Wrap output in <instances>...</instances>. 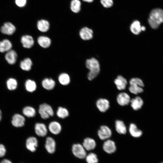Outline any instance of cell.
<instances>
[{"label": "cell", "mask_w": 163, "mask_h": 163, "mask_svg": "<svg viewBox=\"0 0 163 163\" xmlns=\"http://www.w3.org/2000/svg\"><path fill=\"white\" fill-rule=\"evenodd\" d=\"M86 68L89 70L87 78L90 81L95 78L99 74L100 70V65L98 60L94 58L87 59L85 62Z\"/></svg>", "instance_id": "6da1fadb"}, {"label": "cell", "mask_w": 163, "mask_h": 163, "mask_svg": "<svg viewBox=\"0 0 163 163\" xmlns=\"http://www.w3.org/2000/svg\"><path fill=\"white\" fill-rule=\"evenodd\" d=\"M148 21L152 28H158L161 23H163V10L160 8L152 9L150 12Z\"/></svg>", "instance_id": "7a4b0ae2"}, {"label": "cell", "mask_w": 163, "mask_h": 163, "mask_svg": "<svg viewBox=\"0 0 163 163\" xmlns=\"http://www.w3.org/2000/svg\"><path fill=\"white\" fill-rule=\"evenodd\" d=\"M129 91L132 93L137 94L143 92L144 83L141 79L138 78H133L129 81Z\"/></svg>", "instance_id": "3957f363"}, {"label": "cell", "mask_w": 163, "mask_h": 163, "mask_svg": "<svg viewBox=\"0 0 163 163\" xmlns=\"http://www.w3.org/2000/svg\"><path fill=\"white\" fill-rule=\"evenodd\" d=\"M38 111L41 117L44 119H48L50 116H53L54 114L52 107L46 103L40 105Z\"/></svg>", "instance_id": "277c9868"}, {"label": "cell", "mask_w": 163, "mask_h": 163, "mask_svg": "<svg viewBox=\"0 0 163 163\" xmlns=\"http://www.w3.org/2000/svg\"><path fill=\"white\" fill-rule=\"evenodd\" d=\"M83 146L80 144H74L72 147V151L73 155L76 157L80 159L85 158L87 154Z\"/></svg>", "instance_id": "5b68a950"}, {"label": "cell", "mask_w": 163, "mask_h": 163, "mask_svg": "<svg viewBox=\"0 0 163 163\" xmlns=\"http://www.w3.org/2000/svg\"><path fill=\"white\" fill-rule=\"evenodd\" d=\"M97 134L101 139L104 140L109 139L111 137L112 132L108 126L103 125L101 126L98 130Z\"/></svg>", "instance_id": "8992f818"}, {"label": "cell", "mask_w": 163, "mask_h": 163, "mask_svg": "<svg viewBox=\"0 0 163 163\" xmlns=\"http://www.w3.org/2000/svg\"><path fill=\"white\" fill-rule=\"evenodd\" d=\"M79 35L80 38L83 40H89L93 38V31L91 29L87 27H84L80 30Z\"/></svg>", "instance_id": "52a82bcc"}, {"label": "cell", "mask_w": 163, "mask_h": 163, "mask_svg": "<svg viewBox=\"0 0 163 163\" xmlns=\"http://www.w3.org/2000/svg\"><path fill=\"white\" fill-rule=\"evenodd\" d=\"M117 100L120 105L125 106L128 105L130 103L131 99L130 96L127 93L122 92L117 95Z\"/></svg>", "instance_id": "ba28073f"}, {"label": "cell", "mask_w": 163, "mask_h": 163, "mask_svg": "<svg viewBox=\"0 0 163 163\" xmlns=\"http://www.w3.org/2000/svg\"><path fill=\"white\" fill-rule=\"evenodd\" d=\"M26 146L28 150L32 152H34L38 146L37 139L34 137H29L26 140Z\"/></svg>", "instance_id": "9c48e42d"}, {"label": "cell", "mask_w": 163, "mask_h": 163, "mask_svg": "<svg viewBox=\"0 0 163 163\" xmlns=\"http://www.w3.org/2000/svg\"><path fill=\"white\" fill-rule=\"evenodd\" d=\"M96 105L99 110L102 112H105L110 107L109 101L104 98L98 99L96 102Z\"/></svg>", "instance_id": "30bf717a"}, {"label": "cell", "mask_w": 163, "mask_h": 163, "mask_svg": "<svg viewBox=\"0 0 163 163\" xmlns=\"http://www.w3.org/2000/svg\"><path fill=\"white\" fill-rule=\"evenodd\" d=\"M103 148L104 150L109 154L114 153L116 149L115 142L110 139H108L104 142Z\"/></svg>", "instance_id": "8fae6325"}, {"label": "cell", "mask_w": 163, "mask_h": 163, "mask_svg": "<svg viewBox=\"0 0 163 163\" xmlns=\"http://www.w3.org/2000/svg\"><path fill=\"white\" fill-rule=\"evenodd\" d=\"M15 30V27L9 22L5 23L1 28V31L2 33L8 35H12Z\"/></svg>", "instance_id": "7c38bea8"}, {"label": "cell", "mask_w": 163, "mask_h": 163, "mask_svg": "<svg viewBox=\"0 0 163 163\" xmlns=\"http://www.w3.org/2000/svg\"><path fill=\"white\" fill-rule=\"evenodd\" d=\"M35 131L36 134L39 136L44 137L46 135L47 130L45 124L37 123L35 126Z\"/></svg>", "instance_id": "4fadbf2b"}, {"label": "cell", "mask_w": 163, "mask_h": 163, "mask_svg": "<svg viewBox=\"0 0 163 163\" xmlns=\"http://www.w3.org/2000/svg\"><path fill=\"white\" fill-rule=\"evenodd\" d=\"M56 144L54 140L52 137H48L46 138L45 148L50 154L54 153L56 150Z\"/></svg>", "instance_id": "5bb4252c"}, {"label": "cell", "mask_w": 163, "mask_h": 163, "mask_svg": "<svg viewBox=\"0 0 163 163\" xmlns=\"http://www.w3.org/2000/svg\"><path fill=\"white\" fill-rule=\"evenodd\" d=\"M117 88L118 90H124L126 87L127 82L126 79L121 75H118L114 81Z\"/></svg>", "instance_id": "9a60e30c"}, {"label": "cell", "mask_w": 163, "mask_h": 163, "mask_svg": "<svg viewBox=\"0 0 163 163\" xmlns=\"http://www.w3.org/2000/svg\"><path fill=\"white\" fill-rule=\"evenodd\" d=\"M25 118L22 116L18 114H15L12 117V124L16 127H21L24 124Z\"/></svg>", "instance_id": "2e32d148"}, {"label": "cell", "mask_w": 163, "mask_h": 163, "mask_svg": "<svg viewBox=\"0 0 163 163\" xmlns=\"http://www.w3.org/2000/svg\"><path fill=\"white\" fill-rule=\"evenodd\" d=\"M21 42L23 46L27 48H31L34 44V40L33 38L29 35L23 36L21 39Z\"/></svg>", "instance_id": "e0dca14e"}, {"label": "cell", "mask_w": 163, "mask_h": 163, "mask_svg": "<svg viewBox=\"0 0 163 163\" xmlns=\"http://www.w3.org/2000/svg\"><path fill=\"white\" fill-rule=\"evenodd\" d=\"M48 128L50 132L54 135L59 134L61 131L62 127L60 124L58 122L53 121L49 124Z\"/></svg>", "instance_id": "ac0fdd59"}, {"label": "cell", "mask_w": 163, "mask_h": 163, "mask_svg": "<svg viewBox=\"0 0 163 163\" xmlns=\"http://www.w3.org/2000/svg\"><path fill=\"white\" fill-rule=\"evenodd\" d=\"M5 57L9 64L12 65L14 64L16 61L17 55L14 50H11L7 52Z\"/></svg>", "instance_id": "d6986e66"}, {"label": "cell", "mask_w": 163, "mask_h": 163, "mask_svg": "<svg viewBox=\"0 0 163 163\" xmlns=\"http://www.w3.org/2000/svg\"><path fill=\"white\" fill-rule=\"evenodd\" d=\"M130 102L132 107L135 110L141 109L143 104V100L139 96H137L131 100Z\"/></svg>", "instance_id": "ffe728a7"}, {"label": "cell", "mask_w": 163, "mask_h": 163, "mask_svg": "<svg viewBox=\"0 0 163 163\" xmlns=\"http://www.w3.org/2000/svg\"><path fill=\"white\" fill-rule=\"evenodd\" d=\"M37 42L39 45L44 48L49 47L51 43V41L50 38L45 36L39 37L37 39Z\"/></svg>", "instance_id": "44dd1931"}, {"label": "cell", "mask_w": 163, "mask_h": 163, "mask_svg": "<svg viewBox=\"0 0 163 163\" xmlns=\"http://www.w3.org/2000/svg\"><path fill=\"white\" fill-rule=\"evenodd\" d=\"M83 146L85 150L89 151L94 149L95 148L96 143L94 139L87 137L84 139Z\"/></svg>", "instance_id": "7402d4cb"}, {"label": "cell", "mask_w": 163, "mask_h": 163, "mask_svg": "<svg viewBox=\"0 0 163 163\" xmlns=\"http://www.w3.org/2000/svg\"><path fill=\"white\" fill-rule=\"evenodd\" d=\"M37 26L39 31L42 32H45L49 30L50 24L48 21L45 19H41L37 22Z\"/></svg>", "instance_id": "603a6c76"}, {"label": "cell", "mask_w": 163, "mask_h": 163, "mask_svg": "<svg viewBox=\"0 0 163 163\" xmlns=\"http://www.w3.org/2000/svg\"><path fill=\"white\" fill-rule=\"evenodd\" d=\"M129 131L130 135L135 138H138L140 137L142 134V131L139 129L136 125L133 123H132L130 124Z\"/></svg>", "instance_id": "cb8c5ba5"}, {"label": "cell", "mask_w": 163, "mask_h": 163, "mask_svg": "<svg viewBox=\"0 0 163 163\" xmlns=\"http://www.w3.org/2000/svg\"><path fill=\"white\" fill-rule=\"evenodd\" d=\"M42 85L44 89L51 90L55 87L56 83L55 81L51 78H45L42 81Z\"/></svg>", "instance_id": "d4e9b609"}, {"label": "cell", "mask_w": 163, "mask_h": 163, "mask_svg": "<svg viewBox=\"0 0 163 163\" xmlns=\"http://www.w3.org/2000/svg\"><path fill=\"white\" fill-rule=\"evenodd\" d=\"M115 126L116 130L119 133L125 134L126 133V128L123 121L119 120H117L115 122Z\"/></svg>", "instance_id": "484cf974"}, {"label": "cell", "mask_w": 163, "mask_h": 163, "mask_svg": "<svg viewBox=\"0 0 163 163\" xmlns=\"http://www.w3.org/2000/svg\"><path fill=\"white\" fill-rule=\"evenodd\" d=\"M140 23L139 21H135L131 24L130 30L133 34L137 35L142 31Z\"/></svg>", "instance_id": "4316f807"}, {"label": "cell", "mask_w": 163, "mask_h": 163, "mask_svg": "<svg viewBox=\"0 0 163 163\" xmlns=\"http://www.w3.org/2000/svg\"><path fill=\"white\" fill-rule=\"evenodd\" d=\"M12 45L11 42L7 39H5L0 42V52L4 53L11 50Z\"/></svg>", "instance_id": "83f0119b"}, {"label": "cell", "mask_w": 163, "mask_h": 163, "mask_svg": "<svg viewBox=\"0 0 163 163\" xmlns=\"http://www.w3.org/2000/svg\"><path fill=\"white\" fill-rule=\"evenodd\" d=\"M32 65V62L31 59L27 58L21 62L20 67L23 70L29 71L31 69Z\"/></svg>", "instance_id": "f1b7e54d"}, {"label": "cell", "mask_w": 163, "mask_h": 163, "mask_svg": "<svg viewBox=\"0 0 163 163\" xmlns=\"http://www.w3.org/2000/svg\"><path fill=\"white\" fill-rule=\"evenodd\" d=\"M58 79L60 83L63 85H68L70 82L69 76L65 73H62L60 74Z\"/></svg>", "instance_id": "f546056e"}, {"label": "cell", "mask_w": 163, "mask_h": 163, "mask_svg": "<svg viewBox=\"0 0 163 163\" xmlns=\"http://www.w3.org/2000/svg\"><path fill=\"white\" fill-rule=\"evenodd\" d=\"M81 2L79 0H72L70 3L71 10L75 13L79 12L81 8Z\"/></svg>", "instance_id": "4dcf8cb0"}, {"label": "cell", "mask_w": 163, "mask_h": 163, "mask_svg": "<svg viewBox=\"0 0 163 163\" xmlns=\"http://www.w3.org/2000/svg\"><path fill=\"white\" fill-rule=\"evenodd\" d=\"M25 87L27 91L29 92H33L37 88V85L35 82L30 79H28L25 83Z\"/></svg>", "instance_id": "1f68e13d"}, {"label": "cell", "mask_w": 163, "mask_h": 163, "mask_svg": "<svg viewBox=\"0 0 163 163\" xmlns=\"http://www.w3.org/2000/svg\"><path fill=\"white\" fill-rule=\"evenodd\" d=\"M23 114L28 117H31L35 116L36 112L35 109L33 107L27 106L24 107L23 110Z\"/></svg>", "instance_id": "d6a6232c"}, {"label": "cell", "mask_w": 163, "mask_h": 163, "mask_svg": "<svg viewBox=\"0 0 163 163\" xmlns=\"http://www.w3.org/2000/svg\"><path fill=\"white\" fill-rule=\"evenodd\" d=\"M56 114L59 118L64 119L69 116V112L66 108L60 107L57 111Z\"/></svg>", "instance_id": "836d02e7"}, {"label": "cell", "mask_w": 163, "mask_h": 163, "mask_svg": "<svg viewBox=\"0 0 163 163\" xmlns=\"http://www.w3.org/2000/svg\"><path fill=\"white\" fill-rule=\"evenodd\" d=\"M6 85L9 90H13L16 88L17 86V82L15 79L10 78L7 81Z\"/></svg>", "instance_id": "e575fe53"}, {"label": "cell", "mask_w": 163, "mask_h": 163, "mask_svg": "<svg viewBox=\"0 0 163 163\" xmlns=\"http://www.w3.org/2000/svg\"><path fill=\"white\" fill-rule=\"evenodd\" d=\"M85 158L88 163H97L98 162L97 156L94 153L91 152L89 153Z\"/></svg>", "instance_id": "d590c367"}, {"label": "cell", "mask_w": 163, "mask_h": 163, "mask_svg": "<svg viewBox=\"0 0 163 163\" xmlns=\"http://www.w3.org/2000/svg\"><path fill=\"white\" fill-rule=\"evenodd\" d=\"M101 2L102 5L106 8L111 7L113 4V0H101Z\"/></svg>", "instance_id": "8d00e7d4"}, {"label": "cell", "mask_w": 163, "mask_h": 163, "mask_svg": "<svg viewBox=\"0 0 163 163\" xmlns=\"http://www.w3.org/2000/svg\"><path fill=\"white\" fill-rule=\"evenodd\" d=\"M15 3L17 5L21 7H24L26 4L27 0H15Z\"/></svg>", "instance_id": "74e56055"}, {"label": "cell", "mask_w": 163, "mask_h": 163, "mask_svg": "<svg viewBox=\"0 0 163 163\" xmlns=\"http://www.w3.org/2000/svg\"><path fill=\"white\" fill-rule=\"evenodd\" d=\"M6 152V149L5 146L2 144H0V157H4Z\"/></svg>", "instance_id": "f35d334b"}, {"label": "cell", "mask_w": 163, "mask_h": 163, "mask_svg": "<svg viewBox=\"0 0 163 163\" xmlns=\"http://www.w3.org/2000/svg\"><path fill=\"white\" fill-rule=\"evenodd\" d=\"M0 163H12L10 161L7 159H4L0 162Z\"/></svg>", "instance_id": "ab89813d"}, {"label": "cell", "mask_w": 163, "mask_h": 163, "mask_svg": "<svg viewBox=\"0 0 163 163\" xmlns=\"http://www.w3.org/2000/svg\"><path fill=\"white\" fill-rule=\"evenodd\" d=\"M83 1L88 2H92L94 0H82Z\"/></svg>", "instance_id": "60d3db41"}, {"label": "cell", "mask_w": 163, "mask_h": 163, "mask_svg": "<svg viewBox=\"0 0 163 163\" xmlns=\"http://www.w3.org/2000/svg\"><path fill=\"white\" fill-rule=\"evenodd\" d=\"M141 30H142V31H145L146 30V28L144 26H142Z\"/></svg>", "instance_id": "b9f144b4"}, {"label": "cell", "mask_w": 163, "mask_h": 163, "mask_svg": "<svg viewBox=\"0 0 163 163\" xmlns=\"http://www.w3.org/2000/svg\"><path fill=\"white\" fill-rule=\"evenodd\" d=\"M2 119V112L0 110V121Z\"/></svg>", "instance_id": "7bdbcfd3"}, {"label": "cell", "mask_w": 163, "mask_h": 163, "mask_svg": "<svg viewBox=\"0 0 163 163\" xmlns=\"http://www.w3.org/2000/svg\"><path fill=\"white\" fill-rule=\"evenodd\" d=\"M160 163H163V162H161Z\"/></svg>", "instance_id": "ee69618b"}]
</instances>
